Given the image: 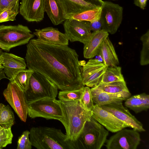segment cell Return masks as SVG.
<instances>
[{"label": "cell", "instance_id": "74e56055", "mask_svg": "<svg viewBox=\"0 0 149 149\" xmlns=\"http://www.w3.org/2000/svg\"><path fill=\"white\" fill-rule=\"evenodd\" d=\"M88 3L95 5L97 7H101L103 3L102 0H82Z\"/></svg>", "mask_w": 149, "mask_h": 149}, {"label": "cell", "instance_id": "603a6c76", "mask_svg": "<svg viewBox=\"0 0 149 149\" xmlns=\"http://www.w3.org/2000/svg\"><path fill=\"white\" fill-rule=\"evenodd\" d=\"M45 12L54 25L60 24L66 19L56 0H45Z\"/></svg>", "mask_w": 149, "mask_h": 149}, {"label": "cell", "instance_id": "83f0119b", "mask_svg": "<svg viewBox=\"0 0 149 149\" xmlns=\"http://www.w3.org/2000/svg\"><path fill=\"white\" fill-rule=\"evenodd\" d=\"M124 81L121 68L116 66L107 67L100 82L108 83Z\"/></svg>", "mask_w": 149, "mask_h": 149}, {"label": "cell", "instance_id": "6da1fadb", "mask_svg": "<svg viewBox=\"0 0 149 149\" xmlns=\"http://www.w3.org/2000/svg\"><path fill=\"white\" fill-rule=\"evenodd\" d=\"M76 51L68 46L47 43L32 39L26 45L25 60L28 69L52 81L58 89L80 88L82 64Z\"/></svg>", "mask_w": 149, "mask_h": 149}, {"label": "cell", "instance_id": "30bf717a", "mask_svg": "<svg viewBox=\"0 0 149 149\" xmlns=\"http://www.w3.org/2000/svg\"><path fill=\"white\" fill-rule=\"evenodd\" d=\"M3 94L20 119L25 122L28 115V110L24 92L16 84L10 81L3 91Z\"/></svg>", "mask_w": 149, "mask_h": 149}, {"label": "cell", "instance_id": "ffe728a7", "mask_svg": "<svg viewBox=\"0 0 149 149\" xmlns=\"http://www.w3.org/2000/svg\"><path fill=\"white\" fill-rule=\"evenodd\" d=\"M61 8L64 17L69 19L72 15L97 7L82 0H56Z\"/></svg>", "mask_w": 149, "mask_h": 149}, {"label": "cell", "instance_id": "7c38bea8", "mask_svg": "<svg viewBox=\"0 0 149 149\" xmlns=\"http://www.w3.org/2000/svg\"><path fill=\"white\" fill-rule=\"evenodd\" d=\"M99 106L112 113L127 125L128 127L139 132L146 131L142 123L130 113L126 107L123 105L122 102H114Z\"/></svg>", "mask_w": 149, "mask_h": 149}, {"label": "cell", "instance_id": "f35d334b", "mask_svg": "<svg viewBox=\"0 0 149 149\" xmlns=\"http://www.w3.org/2000/svg\"><path fill=\"white\" fill-rule=\"evenodd\" d=\"M94 59L98 61L103 63V59L100 53V51L94 57Z\"/></svg>", "mask_w": 149, "mask_h": 149}, {"label": "cell", "instance_id": "8fae6325", "mask_svg": "<svg viewBox=\"0 0 149 149\" xmlns=\"http://www.w3.org/2000/svg\"><path fill=\"white\" fill-rule=\"evenodd\" d=\"M65 33L71 42L78 41L84 44L89 39L92 32L89 22L73 19H67L63 22Z\"/></svg>", "mask_w": 149, "mask_h": 149}, {"label": "cell", "instance_id": "d4e9b609", "mask_svg": "<svg viewBox=\"0 0 149 149\" xmlns=\"http://www.w3.org/2000/svg\"><path fill=\"white\" fill-rule=\"evenodd\" d=\"M93 88L101 91L112 93L129 91L125 81L108 83L100 82L96 86Z\"/></svg>", "mask_w": 149, "mask_h": 149}, {"label": "cell", "instance_id": "f1b7e54d", "mask_svg": "<svg viewBox=\"0 0 149 149\" xmlns=\"http://www.w3.org/2000/svg\"><path fill=\"white\" fill-rule=\"evenodd\" d=\"M84 87L75 88L61 90L59 92L58 98L63 101H76L81 100Z\"/></svg>", "mask_w": 149, "mask_h": 149}, {"label": "cell", "instance_id": "8992f818", "mask_svg": "<svg viewBox=\"0 0 149 149\" xmlns=\"http://www.w3.org/2000/svg\"><path fill=\"white\" fill-rule=\"evenodd\" d=\"M35 36L29 27L21 24L0 25V48L6 52L28 44Z\"/></svg>", "mask_w": 149, "mask_h": 149}, {"label": "cell", "instance_id": "484cf974", "mask_svg": "<svg viewBox=\"0 0 149 149\" xmlns=\"http://www.w3.org/2000/svg\"><path fill=\"white\" fill-rule=\"evenodd\" d=\"M102 9V6L86 10L72 15L69 19L90 22L96 21L100 19Z\"/></svg>", "mask_w": 149, "mask_h": 149}, {"label": "cell", "instance_id": "9c48e42d", "mask_svg": "<svg viewBox=\"0 0 149 149\" xmlns=\"http://www.w3.org/2000/svg\"><path fill=\"white\" fill-rule=\"evenodd\" d=\"M139 132L123 129L107 139L105 146L107 149H136L141 140Z\"/></svg>", "mask_w": 149, "mask_h": 149}, {"label": "cell", "instance_id": "ba28073f", "mask_svg": "<svg viewBox=\"0 0 149 149\" xmlns=\"http://www.w3.org/2000/svg\"><path fill=\"white\" fill-rule=\"evenodd\" d=\"M123 8L119 5L104 1L100 16L102 29L113 34L117 32L121 24Z\"/></svg>", "mask_w": 149, "mask_h": 149}, {"label": "cell", "instance_id": "e0dca14e", "mask_svg": "<svg viewBox=\"0 0 149 149\" xmlns=\"http://www.w3.org/2000/svg\"><path fill=\"white\" fill-rule=\"evenodd\" d=\"M37 38L46 43L68 46L69 40L65 33L52 27L36 29L33 33Z\"/></svg>", "mask_w": 149, "mask_h": 149}, {"label": "cell", "instance_id": "9a60e30c", "mask_svg": "<svg viewBox=\"0 0 149 149\" xmlns=\"http://www.w3.org/2000/svg\"><path fill=\"white\" fill-rule=\"evenodd\" d=\"M91 112V116L108 131L116 133L128 127L127 125L112 113L97 104H94Z\"/></svg>", "mask_w": 149, "mask_h": 149}, {"label": "cell", "instance_id": "836d02e7", "mask_svg": "<svg viewBox=\"0 0 149 149\" xmlns=\"http://www.w3.org/2000/svg\"><path fill=\"white\" fill-rule=\"evenodd\" d=\"M13 137L11 128L5 129L3 134L0 135V147L3 148L11 144Z\"/></svg>", "mask_w": 149, "mask_h": 149}, {"label": "cell", "instance_id": "d6986e66", "mask_svg": "<svg viewBox=\"0 0 149 149\" xmlns=\"http://www.w3.org/2000/svg\"><path fill=\"white\" fill-rule=\"evenodd\" d=\"M91 91L94 103L99 106L114 102H123L131 95L129 91L116 93L105 92L93 88H91Z\"/></svg>", "mask_w": 149, "mask_h": 149}, {"label": "cell", "instance_id": "f6af8a7d", "mask_svg": "<svg viewBox=\"0 0 149 149\" xmlns=\"http://www.w3.org/2000/svg\"><path fill=\"white\" fill-rule=\"evenodd\" d=\"M2 148L0 147V149H2Z\"/></svg>", "mask_w": 149, "mask_h": 149}, {"label": "cell", "instance_id": "4fadbf2b", "mask_svg": "<svg viewBox=\"0 0 149 149\" xmlns=\"http://www.w3.org/2000/svg\"><path fill=\"white\" fill-rule=\"evenodd\" d=\"M81 64V76L84 85L91 88L96 86L101 82L107 67L104 63L91 58L86 63Z\"/></svg>", "mask_w": 149, "mask_h": 149}, {"label": "cell", "instance_id": "2e32d148", "mask_svg": "<svg viewBox=\"0 0 149 149\" xmlns=\"http://www.w3.org/2000/svg\"><path fill=\"white\" fill-rule=\"evenodd\" d=\"M1 60L5 74L9 80L13 79L19 72L25 69L27 67L24 59L11 53L3 52Z\"/></svg>", "mask_w": 149, "mask_h": 149}, {"label": "cell", "instance_id": "d6a6232c", "mask_svg": "<svg viewBox=\"0 0 149 149\" xmlns=\"http://www.w3.org/2000/svg\"><path fill=\"white\" fill-rule=\"evenodd\" d=\"M30 132L24 131L18 138L17 149H31L32 146L29 139Z\"/></svg>", "mask_w": 149, "mask_h": 149}, {"label": "cell", "instance_id": "7a4b0ae2", "mask_svg": "<svg viewBox=\"0 0 149 149\" xmlns=\"http://www.w3.org/2000/svg\"><path fill=\"white\" fill-rule=\"evenodd\" d=\"M58 101L62 113V117L59 120L64 127L68 138L75 142L85 123L91 117V112L85 109L80 100L76 101Z\"/></svg>", "mask_w": 149, "mask_h": 149}, {"label": "cell", "instance_id": "5bb4252c", "mask_svg": "<svg viewBox=\"0 0 149 149\" xmlns=\"http://www.w3.org/2000/svg\"><path fill=\"white\" fill-rule=\"evenodd\" d=\"M45 0H22L20 14L29 22H39L44 18Z\"/></svg>", "mask_w": 149, "mask_h": 149}, {"label": "cell", "instance_id": "4316f807", "mask_svg": "<svg viewBox=\"0 0 149 149\" xmlns=\"http://www.w3.org/2000/svg\"><path fill=\"white\" fill-rule=\"evenodd\" d=\"M34 71L26 69L21 71L10 81L16 84L24 92L28 89L31 77Z\"/></svg>", "mask_w": 149, "mask_h": 149}, {"label": "cell", "instance_id": "4dcf8cb0", "mask_svg": "<svg viewBox=\"0 0 149 149\" xmlns=\"http://www.w3.org/2000/svg\"><path fill=\"white\" fill-rule=\"evenodd\" d=\"M142 43V48L141 52L140 63L141 65H147L149 63V30L140 38Z\"/></svg>", "mask_w": 149, "mask_h": 149}, {"label": "cell", "instance_id": "277c9868", "mask_svg": "<svg viewBox=\"0 0 149 149\" xmlns=\"http://www.w3.org/2000/svg\"><path fill=\"white\" fill-rule=\"evenodd\" d=\"M109 134L108 130L91 116L75 142L77 149H100Z\"/></svg>", "mask_w": 149, "mask_h": 149}, {"label": "cell", "instance_id": "ab89813d", "mask_svg": "<svg viewBox=\"0 0 149 149\" xmlns=\"http://www.w3.org/2000/svg\"><path fill=\"white\" fill-rule=\"evenodd\" d=\"M3 79L8 78L6 75L4 70L3 69V67L0 68V81Z\"/></svg>", "mask_w": 149, "mask_h": 149}, {"label": "cell", "instance_id": "8d00e7d4", "mask_svg": "<svg viewBox=\"0 0 149 149\" xmlns=\"http://www.w3.org/2000/svg\"><path fill=\"white\" fill-rule=\"evenodd\" d=\"M148 0H134V3L142 10H144L146 7Z\"/></svg>", "mask_w": 149, "mask_h": 149}, {"label": "cell", "instance_id": "44dd1931", "mask_svg": "<svg viewBox=\"0 0 149 149\" xmlns=\"http://www.w3.org/2000/svg\"><path fill=\"white\" fill-rule=\"evenodd\" d=\"M124 104L136 113L147 111L149 108V95L143 93L131 96L125 100Z\"/></svg>", "mask_w": 149, "mask_h": 149}, {"label": "cell", "instance_id": "ac0fdd59", "mask_svg": "<svg viewBox=\"0 0 149 149\" xmlns=\"http://www.w3.org/2000/svg\"><path fill=\"white\" fill-rule=\"evenodd\" d=\"M108 36L109 33L104 29L93 31L88 41L84 44V57L88 59L94 58L100 52L104 41Z\"/></svg>", "mask_w": 149, "mask_h": 149}, {"label": "cell", "instance_id": "7402d4cb", "mask_svg": "<svg viewBox=\"0 0 149 149\" xmlns=\"http://www.w3.org/2000/svg\"><path fill=\"white\" fill-rule=\"evenodd\" d=\"M100 52L103 63L107 67H113L119 65L118 58L113 45L108 37L104 41Z\"/></svg>", "mask_w": 149, "mask_h": 149}, {"label": "cell", "instance_id": "cb8c5ba5", "mask_svg": "<svg viewBox=\"0 0 149 149\" xmlns=\"http://www.w3.org/2000/svg\"><path fill=\"white\" fill-rule=\"evenodd\" d=\"M13 111L8 105L0 103V125L4 129L11 128L15 123Z\"/></svg>", "mask_w": 149, "mask_h": 149}, {"label": "cell", "instance_id": "d590c367", "mask_svg": "<svg viewBox=\"0 0 149 149\" xmlns=\"http://www.w3.org/2000/svg\"><path fill=\"white\" fill-rule=\"evenodd\" d=\"M20 0H0V14L11 4Z\"/></svg>", "mask_w": 149, "mask_h": 149}, {"label": "cell", "instance_id": "60d3db41", "mask_svg": "<svg viewBox=\"0 0 149 149\" xmlns=\"http://www.w3.org/2000/svg\"><path fill=\"white\" fill-rule=\"evenodd\" d=\"M4 130L5 129L3 128L0 125V135L3 134Z\"/></svg>", "mask_w": 149, "mask_h": 149}, {"label": "cell", "instance_id": "ee69618b", "mask_svg": "<svg viewBox=\"0 0 149 149\" xmlns=\"http://www.w3.org/2000/svg\"><path fill=\"white\" fill-rule=\"evenodd\" d=\"M112 0V1H115V0Z\"/></svg>", "mask_w": 149, "mask_h": 149}, {"label": "cell", "instance_id": "f546056e", "mask_svg": "<svg viewBox=\"0 0 149 149\" xmlns=\"http://www.w3.org/2000/svg\"><path fill=\"white\" fill-rule=\"evenodd\" d=\"M19 1L11 4L0 14V23L16 20L19 12Z\"/></svg>", "mask_w": 149, "mask_h": 149}, {"label": "cell", "instance_id": "b9f144b4", "mask_svg": "<svg viewBox=\"0 0 149 149\" xmlns=\"http://www.w3.org/2000/svg\"><path fill=\"white\" fill-rule=\"evenodd\" d=\"M3 52L1 49H0V65H1V56Z\"/></svg>", "mask_w": 149, "mask_h": 149}, {"label": "cell", "instance_id": "3957f363", "mask_svg": "<svg viewBox=\"0 0 149 149\" xmlns=\"http://www.w3.org/2000/svg\"><path fill=\"white\" fill-rule=\"evenodd\" d=\"M29 132L32 145L38 149H77L75 142L60 129L39 126L32 127Z\"/></svg>", "mask_w": 149, "mask_h": 149}, {"label": "cell", "instance_id": "e575fe53", "mask_svg": "<svg viewBox=\"0 0 149 149\" xmlns=\"http://www.w3.org/2000/svg\"><path fill=\"white\" fill-rule=\"evenodd\" d=\"M89 26L91 31H93L102 29V23L100 18L99 19L96 21L92 22H89Z\"/></svg>", "mask_w": 149, "mask_h": 149}, {"label": "cell", "instance_id": "1f68e13d", "mask_svg": "<svg viewBox=\"0 0 149 149\" xmlns=\"http://www.w3.org/2000/svg\"><path fill=\"white\" fill-rule=\"evenodd\" d=\"M80 101L85 109L88 111L91 112L94 104L89 87L84 86Z\"/></svg>", "mask_w": 149, "mask_h": 149}, {"label": "cell", "instance_id": "52a82bcc", "mask_svg": "<svg viewBox=\"0 0 149 149\" xmlns=\"http://www.w3.org/2000/svg\"><path fill=\"white\" fill-rule=\"evenodd\" d=\"M27 104L28 115L31 118L41 117L59 120L62 117L61 109L56 98H42Z\"/></svg>", "mask_w": 149, "mask_h": 149}, {"label": "cell", "instance_id": "7bdbcfd3", "mask_svg": "<svg viewBox=\"0 0 149 149\" xmlns=\"http://www.w3.org/2000/svg\"><path fill=\"white\" fill-rule=\"evenodd\" d=\"M2 67H3V66H2V65H0V68Z\"/></svg>", "mask_w": 149, "mask_h": 149}, {"label": "cell", "instance_id": "5b68a950", "mask_svg": "<svg viewBox=\"0 0 149 149\" xmlns=\"http://www.w3.org/2000/svg\"><path fill=\"white\" fill-rule=\"evenodd\" d=\"M58 88L52 81L42 74L34 71L28 89L24 92L27 104L44 98H56Z\"/></svg>", "mask_w": 149, "mask_h": 149}]
</instances>
